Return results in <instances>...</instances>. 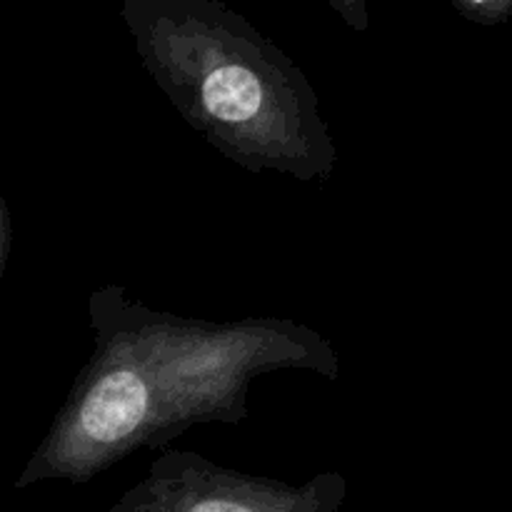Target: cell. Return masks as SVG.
Instances as JSON below:
<instances>
[{"label":"cell","instance_id":"4","mask_svg":"<svg viewBox=\"0 0 512 512\" xmlns=\"http://www.w3.org/2000/svg\"><path fill=\"white\" fill-rule=\"evenodd\" d=\"M453 8L478 25H503L512 18V0H453Z\"/></svg>","mask_w":512,"mask_h":512},{"label":"cell","instance_id":"3","mask_svg":"<svg viewBox=\"0 0 512 512\" xmlns=\"http://www.w3.org/2000/svg\"><path fill=\"white\" fill-rule=\"evenodd\" d=\"M345 495L348 483L338 473L293 485L238 473L193 450L168 448L108 512H338Z\"/></svg>","mask_w":512,"mask_h":512},{"label":"cell","instance_id":"5","mask_svg":"<svg viewBox=\"0 0 512 512\" xmlns=\"http://www.w3.org/2000/svg\"><path fill=\"white\" fill-rule=\"evenodd\" d=\"M10 250H13V220H10V210L5 205L3 195H0V280H3L5 268H8Z\"/></svg>","mask_w":512,"mask_h":512},{"label":"cell","instance_id":"1","mask_svg":"<svg viewBox=\"0 0 512 512\" xmlns=\"http://www.w3.org/2000/svg\"><path fill=\"white\" fill-rule=\"evenodd\" d=\"M95 350L15 488L88 483L138 448L198 423H243L248 390L273 370L335 380L340 360L313 328L283 318L200 320L148 308L120 285L88 300Z\"/></svg>","mask_w":512,"mask_h":512},{"label":"cell","instance_id":"2","mask_svg":"<svg viewBox=\"0 0 512 512\" xmlns=\"http://www.w3.org/2000/svg\"><path fill=\"white\" fill-rule=\"evenodd\" d=\"M123 20L153 83L220 155L250 173L333 178L315 88L250 20L215 0H125Z\"/></svg>","mask_w":512,"mask_h":512}]
</instances>
